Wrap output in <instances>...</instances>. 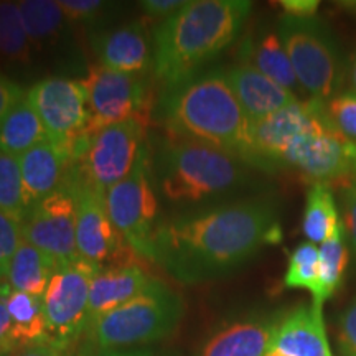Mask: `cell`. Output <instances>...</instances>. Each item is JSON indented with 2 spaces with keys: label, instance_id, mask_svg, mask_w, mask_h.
<instances>
[{
  "label": "cell",
  "instance_id": "obj_1",
  "mask_svg": "<svg viewBox=\"0 0 356 356\" xmlns=\"http://www.w3.org/2000/svg\"><path fill=\"white\" fill-rule=\"evenodd\" d=\"M282 239L279 204L256 195L170 213L152 238V262L178 282L225 277Z\"/></svg>",
  "mask_w": 356,
  "mask_h": 356
},
{
  "label": "cell",
  "instance_id": "obj_2",
  "mask_svg": "<svg viewBox=\"0 0 356 356\" xmlns=\"http://www.w3.org/2000/svg\"><path fill=\"white\" fill-rule=\"evenodd\" d=\"M150 155L160 204L170 213L238 200L254 181L243 159L203 142L168 136Z\"/></svg>",
  "mask_w": 356,
  "mask_h": 356
},
{
  "label": "cell",
  "instance_id": "obj_3",
  "mask_svg": "<svg viewBox=\"0 0 356 356\" xmlns=\"http://www.w3.org/2000/svg\"><path fill=\"white\" fill-rule=\"evenodd\" d=\"M154 114L168 136L213 145L249 165L251 121L221 70L162 89Z\"/></svg>",
  "mask_w": 356,
  "mask_h": 356
},
{
  "label": "cell",
  "instance_id": "obj_4",
  "mask_svg": "<svg viewBox=\"0 0 356 356\" xmlns=\"http://www.w3.org/2000/svg\"><path fill=\"white\" fill-rule=\"evenodd\" d=\"M252 3L190 0L154 30V76L172 88L202 73L239 37Z\"/></svg>",
  "mask_w": 356,
  "mask_h": 356
},
{
  "label": "cell",
  "instance_id": "obj_5",
  "mask_svg": "<svg viewBox=\"0 0 356 356\" xmlns=\"http://www.w3.org/2000/svg\"><path fill=\"white\" fill-rule=\"evenodd\" d=\"M184 315L185 304L180 293L154 279L139 296L89 325L81 337L79 355L160 341L175 333Z\"/></svg>",
  "mask_w": 356,
  "mask_h": 356
},
{
  "label": "cell",
  "instance_id": "obj_6",
  "mask_svg": "<svg viewBox=\"0 0 356 356\" xmlns=\"http://www.w3.org/2000/svg\"><path fill=\"white\" fill-rule=\"evenodd\" d=\"M277 35L300 86L312 99H332L340 84V56L323 22L315 17L296 19L284 13L277 22Z\"/></svg>",
  "mask_w": 356,
  "mask_h": 356
},
{
  "label": "cell",
  "instance_id": "obj_7",
  "mask_svg": "<svg viewBox=\"0 0 356 356\" xmlns=\"http://www.w3.org/2000/svg\"><path fill=\"white\" fill-rule=\"evenodd\" d=\"M106 207L127 246L144 259L152 261V238L162 218L149 144L142 147L131 173L108 191Z\"/></svg>",
  "mask_w": 356,
  "mask_h": 356
},
{
  "label": "cell",
  "instance_id": "obj_8",
  "mask_svg": "<svg viewBox=\"0 0 356 356\" xmlns=\"http://www.w3.org/2000/svg\"><path fill=\"white\" fill-rule=\"evenodd\" d=\"M147 124L127 119L92 134L84 154L70 165V172L84 185L106 198L108 191L122 181L136 165L147 144Z\"/></svg>",
  "mask_w": 356,
  "mask_h": 356
},
{
  "label": "cell",
  "instance_id": "obj_9",
  "mask_svg": "<svg viewBox=\"0 0 356 356\" xmlns=\"http://www.w3.org/2000/svg\"><path fill=\"white\" fill-rule=\"evenodd\" d=\"M99 267L81 259L58 264L42 302L50 341L73 348L88 327L91 280Z\"/></svg>",
  "mask_w": 356,
  "mask_h": 356
},
{
  "label": "cell",
  "instance_id": "obj_10",
  "mask_svg": "<svg viewBox=\"0 0 356 356\" xmlns=\"http://www.w3.org/2000/svg\"><path fill=\"white\" fill-rule=\"evenodd\" d=\"M84 84L88 88L91 113L88 136L127 119H137L149 126L154 113V97L147 76L92 65L89 66Z\"/></svg>",
  "mask_w": 356,
  "mask_h": 356
},
{
  "label": "cell",
  "instance_id": "obj_11",
  "mask_svg": "<svg viewBox=\"0 0 356 356\" xmlns=\"http://www.w3.org/2000/svg\"><path fill=\"white\" fill-rule=\"evenodd\" d=\"M26 97L42 119L48 137L63 145L68 152L74 140L88 136L91 113L84 79L66 76L42 78L26 91Z\"/></svg>",
  "mask_w": 356,
  "mask_h": 356
},
{
  "label": "cell",
  "instance_id": "obj_12",
  "mask_svg": "<svg viewBox=\"0 0 356 356\" xmlns=\"http://www.w3.org/2000/svg\"><path fill=\"white\" fill-rule=\"evenodd\" d=\"M66 184L76 198V248L81 259L101 267L127 264L126 239L108 215L106 198L68 170Z\"/></svg>",
  "mask_w": 356,
  "mask_h": 356
},
{
  "label": "cell",
  "instance_id": "obj_13",
  "mask_svg": "<svg viewBox=\"0 0 356 356\" xmlns=\"http://www.w3.org/2000/svg\"><path fill=\"white\" fill-rule=\"evenodd\" d=\"M22 236L56 264L78 259L76 198L66 181L29 211L22 221Z\"/></svg>",
  "mask_w": 356,
  "mask_h": 356
},
{
  "label": "cell",
  "instance_id": "obj_14",
  "mask_svg": "<svg viewBox=\"0 0 356 356\" xmlns=\"http://www.w3.org/2000/svg\"><path fill=\"white\" fill-rule=\"evenodd\" d=\"M91 48L104 68L137 76H147L154 71V33L144 20L111 30H95Z\"/></svg>",
  "mask_w": 356,
  "mask_h": 356
},
{
  "label": "cell",
  "instance_id": "obj_15",
  "mask_svg": "<svg viewBox=\"0 0 356 356\" xmlns=\"http://www.w3.org/2000/svg\"><path fill=\"white\" fill-rule=\"evenodd\" d=\"M280 315L246 314L216 327L197 356H264L273 343Z\"/></svg>",
  "mask_w": 356,
  "mask_h": 356
},
{
  "label": "cell",
  "instance_id": "obj_16",
  "mask_svg": "<svg viewBox=\"0 0 356 356\" xmlns=\"http://www.w3.org/2000/svg\"><path fill=\"white\" fill-rule=\"evenodd\" d=\"M19 8L35 51L55 56L58 61L76 63L70 22L60 3L53 0H22Z\"/></svg>",
  "mask_w": 356,
  "mask_h": 356
},
{
  "label": "cell",
  "instance_id": "obj_17",
  "mask_svg": "<svg viewBox=\"0 0 356 356\" xmlns=\"http://www.w3.org/2000/svg\"><path fill=\"white\" fill-rule=\"evenodd\" d=\"M22 181L30 210L63 186L71 155L63 145L47 139L19 157Z\"/></svg>",
  "mask_w": 356,
  "mask_h": 356
},
{
  "label": "cell",
  "instance_id": "obj_18",
  "mask_svg": "<svg viewBox=\"0 0 356 356\" xmlns=\"http://www.w3.org/2000/svg\"><path fill=\"white\" fill-rule=\"evenodd\" d=\"M222 73L251 124L259 122L297 101L292 91L279 86L248 65L238 63L222 70Z\"/></svg>",
  "mask_w": 356,
  "mask_h": 356
},
{
  "label": "cell",
  "instance_id": "obj_19",
  "mask_svg": "<svg viewBox=\"0 0 356 356\" xmlns=\"http://www.w3.org/2000/svg\"><path fill=\"white\" fill-rule=\"evenodd\" d=\"M270 346L289 356H332L322 310L302 304L280 315Z\"/></svg>",
  "mask_w": 356,
  "mask_h": 356
},
{
  "label": "cell",
  "instance_id": "obj_20",
  "mask_svg": "<svg viewBox=\"0 0 356 356\" xmlns=\"http://www.w3.org/2000/svg\"><path fill=\"white\" fill-rule=\"evenodd\" d=\"M144 269L134 264L101 267L91 280L88 327L108 312L126 304L152 284ZM86 327V328H88Z\"/></svg>",
  "mask_w": 356,
  "mask_h": 356
},
{
  "label": "cell",
  "instance_id": "obj_21",
  "mask_svg": "<svg viewBox=\"0 0 356 356\" xmlns=\"http://www.w3.org/2000/svg\"><path fill=\"white\" fill-rule=\"evenodd\" d=\"M239 63L248 65L259 71L279 86L289 89L299 88L296 73L289 60V55L280 42L277 30L257 29L248 33L239 44L238 50Z\"/></svg>",
  "mask_w": 356,
  "mask_h": 356
},
{
  "label": "cell",
  "instance_id": "obj_22",
  "mask_svg": "<svg viewBox=\"0 0 356 356\" xmlns=\"http://www.w3.org/2000/svg\"><path fill=\"white\" fill-rule=\"evenodd\" d=\"M47 139V129L25 92L0 119V150L20 157Z\"/></svg>",
  "mask_w": 356,
  "mask_h": 356
},
{
  "label": "cell",
  "instance_id": "obj_23",
  "mask_svg": "<svg viewBox=\"0 0 356 356\" xmlns=\"http://www.w3.org/2000/svg\"><path fill=\"white\" fill-rule=\"evenodd\" d=\"M56 266V261L24 239L8 262L7 280L12 291L43 297Z\"/></svg>",
  "mask_w": 356,
  "mask_h": 356
},
{
  "label": "cell",
  "instance_id": "obj_24",
  "mask_svg": "<svg viewBox=\"0 0 356 356\" xmlns=\"http://www.w3.org/2000/svg\"><path fill=\"white\" fill-rule=\"evenodd\" d=\"M35 56L19 2H0V60L8 68L26 73L35 66Z\"/></svg>",
  "mask_w": 356,
  "mask_h": 356
},
{
  "label": "cell",
  "instance_id": "obj_25",
  "mask_svg": "<svg viewBox=\"0 0 356 356\" xmlns=\"http://www.w3.org/2000/svg\"><path fill=\"white\" fill-rule=\"evenodd\" d=\"M6 304L12 318V335L17 348L50 341L42 297L12 291L6 297Z\"/></svg>",
  "mask_w": 356,
  "mask_h": 356
},
{
  "label": "cell",
  "instance_id": "obj_26",
  "mask_svg": "<svg viewBox=\"0 0 356 356\" xmlns=\"http://www.w3.org/2000/svg\"><path fill=\"white\" fill-rule=\"evenodd\" d=\"M343 226L328 184H314L307 191L302 229L309 243L323 244Z\"/></svg>",
  "mask_w": 356,
  "mask_h": 356
},
{
  "label": "cell",
  "instance_id": "obj_27",
  "mask_svg": "<svg viewBox=\"0 0 356 356\" xmlns=\"http://www.w3.org/2000/svg\"><path fill=\"white\" fill-rule=\"evenodd\" d=\"M320 270L318 284L312 296V305L322 310L323 304L338 291L343 282L346 266L350 261V252L345 243V225L338 229L333 238L320 244Z\"/></svg>",
  "mask_w": 356,
  "mask_h": 356
},
{
  "label": "cell",
  "instance_id": "obj_28",
  "mask_svg": "<svg viewBox=\"0 0 356 356\" xmlns=\"http://www.w3.org/2000/svg\"><path fill=\"white\" fill-rule=\"evenodd\" d=\"M0 211L7 213L20 225L30 211L24 181H22L19 157L2 150H0Z\"/></svg>",
  "mask_w": 356,
  "mask_h": 356
},
{
  "label": "cell",
  "instance_id": "obj_29",
  "mask_svg": "<svg viewBox=\"0 0 356 356\" xmlns=\"http://www.w3.org/2000/svg\"><path fill=\"white\" fill-rule=\"evenodd\" d=\"M320 249L314 243H300L289 256V264L282 286L286 289H304L312 296L318 284Z\"/></svg>",
  "mask_w": 356,
  "mask_h": 356
},
{
  "label": "cell",
  "instance_id": "obj_30",
  "mask_svg": "<svg viewBox=\"0 0 356 356\" xmlns=\"http://www.w3.org/2000/svg\"><path fill=\"white\" fill-rule=\"evenodd\" d=\"M328 122L332 127L345 137L346 140L356 144V95L343 92L335 95L332 99L325 102Z\"/></svg>",
  "mask_w": 356,
  "mask_h": 356
},
{
  "label": "cell",
  "instance_id": "obj_31",
  "mask_svg": "<svg viewBox=\"0 0 356 356\" xmlns=\"http://www.w3.org/2000/svg\"><path fill=\"white\" fill-rule=\"evenodd\" d=\"M60 7L70 24L97 26L106 13L113 10V3L101 0H60Z\"/></svg>",
  "mask_w": 356,
  "mask_h": 356
},
{
  "label": "cell",
  "instance_id": "obj_32",
  "mask_svg": "<svg viewBox=\"0 0 356 356\" xmlns=\"http://www.w3.org/2000/svg\"><path fill=\"white\" fill-rule=\"evenodd\" d=\"M335 338L341 355L356 356V299L338 315Z\"/></svg>",
  "mask_w": 356,
  "mask_h": 356
},
{
  "label": "cell",
  "instance_id": "obj_33",
  "mask_svg": "<svg viewBox=\"0 0 356 356\" xmlns=\"http://www.w3.org/2000/svg\"><path fill=\"white\" fill-rule=\"evenodd\" d=\"M22 241H24V236H22L20 222L13 220L12 216H8L7 213L0 211V249H2L8 262H10L12 256L15 254Z\"/></svg>",
  "mask_w": 356,
  "mask_h": 356
},
{
  "label": "cell",
  "instance_id": "obj_34",
  "mask_svg": "<svg viewBox=\"0 0 356 356\" xmlns=\"http://www.w3.org/2000/svg\"><path fill=\"white\" fill-rule=\"evenodd\" d=\"M343 210H345V216H343L345 233L348 234L351 251L355 252V257H356V177L351 180L348 188L345 190Z\"/></svg>",
  "mask_w": 356,
  "mask_h": 356
},
{
  "label": "cell",
  "instance_id": "obj_35",
  "mask_svg": "<svg viewBox=\"0 0 356 356\" xmlns=\"http://www.w3.org/2000/svg\"><path fill=\"white\" fill-rule=\"evenodd\" d=\"M25 89L0 71V119L25 95Z\"/></svg>",
  "mask_w": 356,
  "mask_h": 356
},
{
  "label": "cell",
  "instance_id": "obj_36",
  "mask_svg": "<svg viewBox=\"0 0 356 356\" xmlns=\"http://www.w3.org/2000/svg\"><path fill=\"white\" fill-rule=\"evenodd\" d=\"M185 6L184 0H144L140 2L142 10H144L150 19H168L173 13L180 10Z\"/></svg>",
  "mask_w": 356,
  "mask_h": 356
},
{
  "label": "cell",
  "instance_id": "obj_37",
  "mask_svg": "<svg viewBox=\"0 0 356 356\" xmlns=\"http://www.w3.org/2000/svg\"><path fill=\"white\" fill-rule=\"evenodd\" d=\"M17 348L15 340L12 335V318L8 314L6 299L0 297V356L12 355Z\"/></svg>",
  "mask_w": 356,
  "mask_h": 356
},
{
  "label": "cell",
  "instance_id": "obj_38",
  "mask_svg": "<svg viewBox=\"0 0 356 356\" xmlns=\"http://www.w3.org/2000/svg\"><path fill=\"white\" fill-rule=\"evenodd\" d=\"M279 6L289 17L296 19H310L317 13L320 2L318 0H280Z\"/></svg>",
  "mask_w": 356,
  "mask_h": 356
},
{
  "label": "cell",
  "instance_id": "obj_39",
  "mask_svg": "<svg viewBox=\"0 0 356 356\" xmlns=\"http://www.w3.org/2000/svg\"><path fill=\"white\" fill-rule=\"evenodd\" d=\"M89 356H181L177 350L154 348V346H134V348L108 350Z\"/></svg>",
  "mask_w": 356,
  "mask_h": 356
},
{
  "label": "cell",
  "instance_id": "obj_40",
  "mask_svg": "<svg viewBox=\"0 0 356 356\" xmlns=\"http://www.w3.org/2000/svg\"><path fill=\"white\" fill-rule=\"evenodd\" d=\"M12 356H74V355L71 346H63V345L53 343V341H47V343L20 348Z\"/></svg>",
  "mask_w": 356,
  "mask_h": 356
},
{
  "label": "cell",
  "instance_id": "obj_41",
  "mask_svg": "<svg viewBox=\"0 0 356 356\" xmlns=\"http://www.w3.org/2000/svg\"><path fill=\"white\" fill-rule=\"evenodd\" d=\"M7 275H8V259L2 252V249H0V279L7 280Z\"/></svg>",
  "mask_w": 356,
  "mask_h": 356
},
{
  "label": "cell",
  "instance_id": "obj_42",
  "mask_svg": "<svg viewBox=\"0 0 356 356\" xmlns=\"http://www.w3.org/2000/svg\"><path fill=\"white\" fill-rule=\"evenodd\" d=\"M10 292H12V287H10V284H8V280L0 279V297H3V299H6Z\"/></svg>",
  "mask_w": 356,
  "mask_h": 356
},
{
  "label": "cell",
  "instance_id": "obj_43",
  "mask_svg": "<svg viewBox=\"0 0 356 356\" xmlns=\"http://www.w3.org/2000/svg\"><path fill=\"white\" fill-rule=\"evenodd\" d=\"M351 84H353V92L356 95V58L353 66H351Z\"/></svg>",
  "mask_w": 356,
  "mask_h": 356
},
{
  "label": "cell",
  "instance_id": "obj_44",
  "mask_svg": "<svg viewBox=\"0 0 356 356\" xmlns=\"http://www.w3.org/2000/svg\"><path fill=\"white\" fill-rule=\"evenodd\" d=\"M264 356H289V355L282 353V351H280V350L273 348V346H269V350H267V353Z\"/></svg>",
  "mask_w": 356,
  "mask_h": 356
},
{
  "label": "cell",
  "instance_id": "obj_45",
  "mask_svg": "<svg viewBox=\"0 0 356 356\" xmlns=\"http://www.w3.org/2000/svg\"><path fill=\"white\" fill-rule=\"evenodd\" d=\"M3 356H12V355H3Z\"/></svg>",
  "mask_w": 356,
  "mask_h": 356
}]
</instances>
